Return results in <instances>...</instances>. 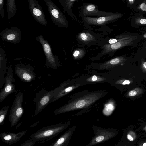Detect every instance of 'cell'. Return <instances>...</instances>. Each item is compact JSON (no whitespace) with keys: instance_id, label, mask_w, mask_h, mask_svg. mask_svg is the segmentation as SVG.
Wrapping results in <instances>:
<instances>
[{"instance_id":"6","label":"cell","mask_w":146,"mask_h":146,"mask_svg":"<svg viewBox=\"0 0 146 146\" xmlns=\"http://www.w3.org/2000/svg\"><path fill=\"white\" fill-rule=\"evenodd\" d=\"M36 40L42 46L45 56L46 67L56 69L59 64L58 59L56 56H54L53 54L49 43L44 39L42 35L36 37Z\"/></svg>"},{"instance_id":"16","label":"cell","mask_w":146,"mask_h":146,"mask_svg":"<svg viewBox=\"0 0 146 146\" xmlns=\"http://www.w3.org/2000/svg\"><path fill=\"white\" fill-rule=\"evenodd\" d=\"M77 38L79 41L84 43L88 44L90 43L92 41H94L96 38L90 32L83 31L80 33L78 35Z\"/></svg>"},{"instance_id":"5","label":"cell","mask_w":146,"mask_h":146,"mask_svg":"<svg viewBox=\"0 0 146 146\" xmlns=\"http://www.w3.org/2000/svg\"><path fill=\"white\" fill-rule=\"evenodd\" d=\"M53 23L58 27L67 28L68 23L66 17L52 0H44Z\"/></svg>"},{"instance_id":"24","label":"cell","mask_w":146,"mask_h":146,"mask_svg":"<svg viewBox=\"0 0 146 146\" xmlns=\"http://www.w3.org/2000/svg\"><path fill=\"white\" fill-rule=\"evenodd\" d=\"M135 23L138 25H146V18L143 17H139L135 20Z\"/></svg>"},{"instance_id":"18","label":"cell","mask_w":146,"mask_h":146,"mask_svg":"<svg viewBox=\"0 0 146 146\" xmlns=\"http://www.w3.org/2000/svg\"><path fill=\"white\" fill-rule=\"evenodd\" d=\"M6 6L7 17L10 19L15 15L17 11L16 5L14 0H7Z\"/></svg>"},{"instance_id":"26","label":"cell","mask_w":146,"mask_h":146,"mask_svg":"<svg viewBox=\"0 0 146 146\" xmlns=\"http://www.w3.org/2000/svg\"><path fill=\"white\" fill-rule=\"evenodd\" d=\"M132 81L129 80L123 79L116 81L115 83L117 84H121L123 85H129L132 83Z\"/></svg>"},{"instance_id":"30","label":"cell","mask_w":146,"mask_h":146,"mask_svg":"<svg viewBox=\"0 0 146 146\" xmlns=\"http://www.w3.org/2000/svg\"><path fill=\"white\" fill-rule=\"evenodd\" d=\"M104 139L103 136H98L96 139V141L97 142H100L102 141Z\"/></svg>"},{"instance_id":"25","label":"cell","mask_w":146,"mask_h":146,"mask_svg":"<svg viewBox=\"0 0 146 146\" xmlns=\"http://www.w3.org/2000/svg\"><path fill=\"white\" fill-rule=\"evenodd\" d=\"M36 142L35 140L31 139L25 141L21 146H33Z\"/></svg>"},{"instance_id":"9","label":"cell","mask_w":146,"mask_h":146,"mask_svg":"<svg viewBox=\"0 0 146 146\" xmlns=\"http://www.w3.org/2000/svg\"><path fill=\"white\" fill-rule=\"evenodd\" d=\"M123 14L119 13H113L110 15L98 17H82L86 24L88 25H102L111 23L122 17Z\"/></svg>"},{"instance_id":"29","label":"cell","mask_w":146,"mask_h":146,"mask_svg":"<svg viewBox=\"0 0 146 146\" xmlns=\"http://www.w3.org/2000/svg\"><path fill=\"white\" fill-rule=\"evenodd\" d=\"M139 8L142 11H146V4L145 3H143L140 4L139 7Z\"/></svg>"},{"instance_id":"2","label":"cell","mask_w":146,"mask_h":146,"mask_svg":"<svg viewBox=\"0 0 146 146\" xmlns=\"http://www.w3.org/2000/svg\"><path fill=\"white\" fill-rule=\"evenodd\" d=\"M65 85V83H62L59 86L49 91L45 88H43L38 92L33 101L36 104L34 116L40 113L50 103L53 97L63 89Z\"/></svg>"},{"instance_id":"21","label":"cell","mask_w":146,"mask_h":146,"mask_svg":"<svg viewBox=\"0 0 146 146\" xmlns=\"http://www.w3.org/2000/svg\"><path fill=\"white\" fill-rule=\"evenodd\" d=\"M9 106H5L0 110V125H3L7 115Z\"/></svg>"},{"instance_id":"20","label":"cell","mask_w":146,"mask_h":146,"mask_svg":"<svg viewBox=\"0 0 146 146\" xmlns=\"http://www.w3.org/2000/svg\"><path fill=\"white\" fill-rule=\"evenodd\" d=\"M126 60V59L123 56H119L111 59L105 63L104 64L110 66L116 65L125 62Z\"/></svg>"},{"instance_id":"12","label":"cell","mask_w":146,"mask_h":146,"mask_svg":"<svg viewBox=\"0 0 146 146\" xmlns=\"http://www.w3.org/2000/svg\"><path fill=\"white\" fill-rule=\"evenodd\" d=\"M137 36H134L132 38L120 41L114 44H106L102 47V50L101 53L102 55H104L125 47L130 46L137 39Z\"/></svg>"},{"instance_id":"3","label":"cell","mask_w":146,"mask_h":146,"mask_svg":"<svg viewBox=\"0 0 146 146\" xmlns=\"http://www.w3.org/2000/svg\"><path fill=\"white\" fill-rule=\"evenodd\" d=\"M102 94L93 93L84 96L57 109L53 112L54 115L88 106L101 97Z\"/></svg>"},{"instance_id":"35","label":"cell","mask_w":146,"mask_h":146,"mask_svg":"<svg viewBox=\"0 0 146 146\" xmlns=\"http://www.w3.org/2000/svg\"><path fill=\"white\" fill-rule=\"evenodd\" d=\"M145 48H146V46H145Z\"/></svg>"},{"instance_id":"19","label":"cell","mask_w":146,"mask_h":146,"mask_svg":"<svg viewBox=\"0 0 146 146\" xmlns=\"http://www.w3.org/2000/svg\"><path fill=\"white\" fill-rule=\"evenodd\" d=\"M68 133L66 132L52 143L50 146H66L68 139Z\"/></svg>"},{"instance_id":"33","label":"cell","mask_w":146,"mask_h":146,"mask_svg":"<svg viewBox=\"0 0 146 146\" xmlns=\"http://www.w3.org/2000/svg\"><path fill=\"white\" fill-rule=\"evenodd\" d=\"M135 1V0H128V1L129 2H129V3L130 5H131L133 4L134 3Z\"/></svg>"},{"instance_id":"14","label":"cell","mask_w":146,"mask_h":146,"mask_svg":"<svg viewBox=\"0 0 146 146\" xmlns=\"http://www.w3.org/2000/svg\"><path fill=\"white\" fill-rule=\"evenodd\" d=\"M27 132V130H26L16 133L11 132H1L0 133V137L4 142L11 145L20 140Z\"/></svg>"},{"instance_id":"22","label":"cell","mask_w":146,"mask_h":146,"mask_svg":"<svg viewBox=\"0 0 146 146\" xmlns=\"http://www.w3.org/2000/svg\"><path fill=\"white\" fill-rule=\"evenodd\" d=\"M86 53V50L82 48H77L73 53V56L75 59H80L82 58Z\"/></svg>"},{"instance_id":"17","label":"cell","mask_w":146,"mask_h":146,"mask_svg":"<svg viewBox=\"0 0 146 146\" xmlns=\"http://www.w3.org/2000/svg\"><path fill=\"white\" fill-rule=\"evenodd\" d=\"M77 0H59V1L64 8L63 12L65 13L66 12L68 14L71 16L74 19L75 16H74L71 10L72 7L74 2Z\"/></svg>"},{"instance_id":"31","label":"cell","mask_w":146,"mask_h":146,"mask_svg":"<svg viewBox=\"0 0 146 146\" xmlns=\"http://www.w3.org/2000/svg\"><path fill=\"white\" fill-rule=\"evenodd\" d=\"M127 137L129 140L131 141H133V138L129 134H128L127 135Z\"/></svg>"},{"instance_id":"28","label":"cell","mask_w":146,"mask_h":146,"mask_svg":"<svg viewBox=\"0 0 146 146\" xmlns=\"http://www.w3.org/2000/svg\"><path fill=\"white\" fill-rule=\"evenodd\" d=\"M141 68L143 72L146 73V61L143 59L141 60Z\"/></svg>"},{"instance_id":"8","label":"cell","mask_w":146,"mask_h":146,"mask_svg":"<svg viewBox=\"0 0 146 146\" xmlns=\"http://www.w3.org/2000/svg\"><path fill=\"white\" fill-rule=\"evenodd\" d=\"M15 79L13 75V70L10 64L9 67L5 78L4 85L0 92V103L9 94L13 93H17V90L13 82Z\"/></svg>"},{"instance_id":"23","label":"cell","mask_w":146,"mask_h":146,"mask_svg":"<svg viewBox=\"0 0 146 146\" xmlns=\"http://www.w3.org/2000/svg\"><path fill=\"white\" fill-rule=\"evenodd\" d=\"M143 91V89L140 88H136L129 91L127 96L128 97H134L141 94Z\"/></svg>"},{"instance_id":"1","label":"cell","mask_w":146,"mask_h":146,"mask_svg":"<svg viewBox=\"0 0 146 146\" xmlns=\"http://www.w3.org/2000/svg\"><path fill=\"white\" fill-rule=\"evenodd\" d=\"M66 127L65 124L62 123L44 127L32 134L30 137L36 142L44 143L55 137Z\"/></svg>"},{"instance_id":"4","label":"cell","mask_w":146,"mask_h":146,"mask_svg":"<svg viewBox=\"0 0 146 146\" xmlns=\"http://www.w3.org/2000/svg\"><path fill=\"white\" fill-rule=\"evenodd\" d=\"M23 97V93L19 92L14 99L8 118L11 127L17 124L24 113V110L22 107Z\"/></svg>"},{"instance_id":"34","label":"cell","mask_w":146,"mask_h":146,"mask_svg":"<svg viewBox=\"0 0 146 146\" xmlns=\"http://www.w3.org/2000/svg\"><path fill=\"white\" fill-rule=\"evenodd\" d=\"M142 146H146V143H144Z\"/></svg>"},{"instance_id":"7","label":"cell","mask_w":146,"mask_h":146,"mask_svg":"<svg viewBox=\"0 0 146 146\" xmlns=\"http://www.w3.org/2000/svg\"><path fill=\"white\" fill-rule=\"evenodd\" d=\"M14 70L15 74L22 81L29 82L35 79L36 74L32 65L18 64L15 65Z\"/></svg>"},{"instance_id":"15","label":"cell","mask_w":146,"mask_h":146,"mask_svg":"<svg viewBox=\"0 0 146 146\" xmlns=\"http://www.w3.org/2000/svg\"><path fill=\"white\" fill-rule=\"evenodd\" d=\"M7 59L5 52L0 47V88L1 89L5 82V75L7 74Z\"/></svg>"},{"instance_id":"10","label":"cell","mask_w":146,"mask_h":146,"mask_svg":"<svg viewBox=\"0 0 146 146\" xmlns=\"http://www.w3.org/2000/svg\"><path fill=\"white\" fill-rule=\"evenodd\" d=\"M0 35L2 40L14 44L19 43L21 39V31L15 26L6 28L0 32Z\"/></svg>"},{"instance_id":"11","label":"cell","mask_w":146,"mask_h":146,"mask_svg":"<svg viewBox=\"0 0 146 146\" xmlns=\"http://www.w3.org/2000/svg\"><path fill=\"white\" fill-rule=\"evenodd\" d=\"M29 8L34 18L40 24L46 26L47 22L44 11L36 0H28Z\"/></svg>"},{"instance_id":"13","label":"cell","mask_w":146,"mask_h":146,"mask_svg":"<svg viewBox=\"0 0 146 146\" xmlns=\"http://www.w3.org/2000/svg\"><path fill=\"white\" fill-rule=\"evenodd\" d=\"M113 13L99 11L98 6L91 3L83 4L81 9L80 15L82 17L96 16L100 17L106 16L112 14Z\"/></svg>"},{"instance_id":"32","label":"cell","mask_w":146,"mask_h":146,"mask_svg":"<svg viewBox=\"0 0 146 146\" xmlns=\"http://www.w3.org/2000/svg\"><path fill=\"white\" fill-rule=\"evenodd\" d=\"M98 78L96 75L93 76L91 78V80L93 81L97 80Z\"/></svg>"},{"instance_id":"27","label":"cell","mask_w":146,"mask_h":146,"mask_svg":"<svg viewBox=\"0 0 146 146\" xmlns=\"http://www.w3.org/2000/svg\"><path fill=\"white\" fill-rule=\"evenodd\" d=\"M4 0H0V14L2 17H5L4 9Z\"/></svg>"}]
</instances>
